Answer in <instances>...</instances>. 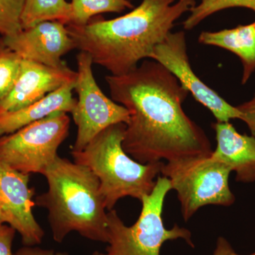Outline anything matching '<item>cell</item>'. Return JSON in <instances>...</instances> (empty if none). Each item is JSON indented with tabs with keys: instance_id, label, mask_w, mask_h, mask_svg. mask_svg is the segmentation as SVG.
Returning <instances> with one entry per match:
<instances>
[{
	"instance_id": "obj_1",
	"label": "cell",
	"mask_w": 255,
	"mask_h": 255,
	"mask_svg": "<svg viewBox=\"0 0 255 255\" xmlns=\"http://www.w3.org/2000/svg\"><path fill=\"white\" fill-rule=\"evenodd\" d=\"M111 99L129 113L122 145L142 164L209 156L211 144L183 110L189 92L155 60H145L131 71L107 75Z\"/></svg>"
},
{
	"instance_id": "obj_2",
	"label": "cell",
	"mask_w": 255,
	"mask_h": 255,
	"mask_svg": "<svg viewBox=\"0 0 255 255\" xmlns=\"http://www.w3.org/2000/svg\"><path fill=\"white\" fill-rule=\"evenodd\" d=\"M196 5L195 0H142L130 12L114 18L67 25L75 48L91 56L112 75H124L150 58L174 22Z\"/></svg>"
},
{
	"instance_id": "obj_3",
	"label": "cell",
	"mask_w": 255,
	"mask_h": 255,
	"mask_svg": "<svg viewBox=\"0 0 255 255\" xmlns=\"http://www.w3.org/2000/svg\"><path fill=\"white\" fill-rule=\"evenodd\" d=\"M41 174L48 189L36 196L35 204L48 211L54 241L63 243L76 232L89 241L107 243V210L93 172L58 155Z\"/></svg>"
},
{
	"instance_id": "obj_4",
	"label": "cell",
	"mask_w": 255,
	"mask_h": 255,
	"mask_svg": "<svg viewBox=\"0 0 255 255\" xmlns=\"http://www.w3.org/2000/svg\"><path fill=\"white\" fill-rule=\"evenodd\" d=\"M125 129V124H114L99 133L83 150L70 152L74 162L90 169L98 179L108 211L123 198L140 201L150 194L163 167L162 161L142 164L128 155L122 145Z\"/></svg>"
},
{
	"instance_id": "obj_5",
	"label": "cell",
	"mask_w": 255,
	"mask_h": 255,
	"mask_svg": "<svg viewBox=\"0 0 255 255\" xmlns=\"http://www.w3.org/2000/svg\"><path fill=\"white\" fill-rule=\"evenodd\" d=\"M171 189L169 179L159 177L155 187L140 201L141 211L136 222L127 226L115 209L107 212L108 244L101 255H160L165 242L184 240L194 248L191 233L177 224L171 229L164 226L162 210L166 196Z\"/></svg>"
},
{
	"instance_id": "obj_6",
	"label": "cell",
	"mask_w": 255,
	"mask_h": 255,
	"mask_svg": "<svg viewBox=\"0 0 255 255\" xmlns=\"http://www.w3.org/2000/svg\"><path fill=\"white\" fill-rule=\"evenodd\" d=\"M232 172L209 156L186 157L164 163L161 174L177 191L181 212L187 222L203 206H229L236 200L229 186Z\"/></svg>"
},
{
	"instance_id": "obj_7",
	"label": "cell",
	"mask_w": 255,
	"mask_h": 255,
	"mask_svg": "<svg viewBox=\"0 0 255 255\" xmlns=\"http://www.w3.org/2000/svg\"><path fill=\"white\" fill-rule=\"evenodd\" d=\"M70 119L59 112L0 137V159L24 174H42L68 137Z\"/></svg>"
},
{
	"instance_id": "obj_8",
	"label": "cell",
	"mask_w": 255,
	"mask_h": 255,
	"mask_svg": "<svg viewBox=\"0 0 255 255\" xmlns=\"http://www.w3.org/2000/svg\"><path fill=\"white\" fill-rule=\"evenodd\" d=\"M91 56L80 51L77 55V78L74 90L78 95L71 112L77 127V136L71 151L83 150L92 139L107 128L129 122V113L104 94L94 77Z\"/></svg>"
},
{
	"instance_id": "obj_9",
	"label": "cell",
	"mask_w": 255,
	"mask_h": 255,
	"mask_svg": "<svg viewBox=\"0 0 255 255\" xmlns=\"http://www.w3.org/2000/svg\"><path fill=\"white\" fill-rule=\"evenodd\" d=\"M149 58L155 60L173 74L194 99L213 114L217 122L241 119V114L237 107L230 105L193 71L184 31L170 32L155 47Z\"/></svg>"
},
{
	"instance_id": "obj_10",
	"label": "cell",
	"mask_w": 255,
	"mask_h": 255,
	"mask_svg": "<svg viewBox=\"0 0 255 255\" xmlns=\"http://www.w3.org/2000/svg\"><path fill=\"white\" fill-rule=\"evenodd\" d=\"M29 176L0 159V203L7 214V224L20 235L23 246H36L45 233L33 214L35 189L28 186Z\"/></svg>"
},
{
	"instance_id": "obj_11",
	"label": "cell",
	"mask_w": 255,
	"mask_h": 255,
	"mask_svg": "<svg viewBox=\"0 0 255 255\" xmlns=\"http://www.w3.org/2000/svg\"><path fill=\"white\" fill-rule=\"evenodd\" d=\"M1 38L21 59L52 68L66 65L62 58L76 48L67 25L57 21H43L14 36Z\"/></svg>"
},
{
	"instance_id": "obj_12",
	"label": "cell",
	"mask_w": 255,
	"mask_h": 255,
	"mask_svg": "<svg viewBox=\"0 0 255 255\" xmlns=\"http://www.w3.org/2000/svg\"><path fill=\"white\" fill-rule=\"evenodd\" d=\"M76 78L77 72L67 65L61 68H52L22 60L14 86L0 104V114L24 108L67 82L75 81Z\"/></svg>"
},
{
	"instance_id": "obj_13",
	"label": "cell",
	"mask_w": 255,
	"mask_h": 255,
	"mask_svg": "<svg viewBox=\"0 0 255 255\" xmlns=\"http://www.w3.org/2000/svg\"><path fill=\"white\" fill-rule=\"evenodd\" d=\"M212 127L217 146L211 157L236 172L237 182H255V137L239 133L229 122H217Z\"/></svg>"
},
{
	"instance_id": "obj_14",
	"label": "cell",
	"mask_w": 255,
	"mask_h": 255,
	"mask_svg": "<svg viewBox=\"0 0 255 255\" xmlns=\"http://www.w3.org/2000/svg\"><path fill=\"white\" fill-rule=\"evenodd\" d=\"M75 80L67 82L24 108L0 114V137L13 133L21 128L42 120L52 114L59 112L71 113L76 105V99L73 95Z\"/></svg>"
},
{
	"instance_id": "obj_15",
	"label": "cell",
	"mask_w": 255,
	"mask_h": 255,
	"mask_svg": "<svg viewBox=\"0 0 255 255\" xmlns=\"http://www.w3.org/2000/svg\"><path fill=\"white\" fill-rule=\"evenodd\" d=\"M199 42L224 48L237 55L243 65L242 84L245 85L255 70V26L254 23L231 29L203 31Z\"/></svg>"
},
{
	"instance_id": "obj_16",
	"label": "cell",
	"mask_w": 255,
	"mask_h": 255,
	"mask_svg": "<svg viewBox=\"0 0 255 255\" xmlns=\"http://www.w3.org/2000/svg\"><path fill=\"white\" fill-rule=\"evenodd\" d=\"M71 20V4L66 0H26L21 16L22 29L46 21L68 25Z\"/></svg>"
},
{
	"instance_id": "obj_17",
	"label": "cell",
	"mask_w": 255,
	"mask_h": 255,
	"mask_svg": "<svg viewBox=\"0 0 255 255\" xmlns=\"http://www.w3.org/2000/svg\"><path fill=\"white\" fill-rule=\"evenodd\" d=\"M70 4L71 20L69 24L78 26H85L96 15L120 13L133 7L130 0H71Z\"/></svg>"
},
{
	"instance_id": "obj_18",
	"label": "cell",
	"mask_w": 255,
	"mask_h": 255,
	"mask_svg": "<svg viewBox=\"0 0 255 255\" xmlns=\"http://www.w3.org/2000/svg\"><path fill=\"white\" fill-rule=\"evenodd\" d=\"M231 7H246L255 12V0H201L200 4L191 8V14L184 21V28L191 30L208 16Z\"/></svg>"
},
{
	"instance_id": "obj_19",
	"label": "cell",
	"mask_w": 255,
	"mask_h": 255,
	"mask_svg": "<svg viewBox=\"0 0 255 255\" xmlns=\"http://www.w3.org/2000/svg\"><path fill=\"white\" fill-rule=\"evenodd\" d=\"M22 59L0 37V104L14 86Z\"/></svg>"
},
{
	"instance_id": "obj_20",
	"label": "cell",
	"mask_w": 255,
	"mask_h": 255,
	"mask_svg": "<svg viewBox=\"0 0 255 255\" xmlns=\"http://www.w3.org/2000/svg\"><path fill=\"white\" fill-rule=\"evenodd\" d=\"M26 0H0V35L11 36L22 30L21 16Z\"/></svg>"
},
{
	"instance_id": "obj_21",
	"label": "cell",
	"mask_w": 255,
	"mask_h": 255,
	"mask_svg": "<svg viewBox=\"0 0 255 255\" xmlns=\"http://www.w3.org/2000/svg\"><path fill=\"white\" fill-rule=\"evenodd\" d=\"M16 231L9 225L0 227V255H14L12 253V243Z\"/></svg>"
},
{
	"instance_id": "obj_22",
	"label": "cell",
	"mask_w": 255,
	"mask_h": 255,
	"mask_svg": "<svg viewBox=\"0 0 255 255\" xmlns=\"http://www.w3.org/2000/svg\"><path fill=\"white\" fill-rule=\"evenodd\" d=\"M241 114V120L248 125L252 135L255 137V96L249 102L236 107Z\"/></svg>"
},
{
	"instance_id": "obj_23",
	"label": "cell",
	"mask_w": 255,
	"mask_h": 255,
	"mask_svg": "<svg viewBox=\"0 0 255 255\" xmlns=\"http://www.w3.org/2000/svg\"><path fill=\"white\" fill-rule=\"evenodd\" d=\"M14 255H70L66 252H56L53 250L43 249L38 246H23L18 249Z\"/></svg>"
},
{
	"instance_id": "obj_24",
	"label": "cell",
	"mask_w": 255,
	"mask_h": 255,
	"mask_svg": "<svg viewBox=\"0 0 255 255\" xmlns=\"http://www.w3.org/2000/svg\"><path fill=\"white\" fill-rule=\"evenodd\" d=\"M213 255H241L236 253L229 242L223 237H219L216 241V248Z\"/></svg>"
},
{
	"instance_id": "obj_25",
	"label": "cell",
	"mask_w": 255,
	"mask_h": 255,
	"mask_svg": "<svg viewBox=\"0 0 255 255\" xmlns=\"http://www.w3.org/2000/svg\"><path fill=\"white\" fill-rule=\"evenodd\" d=\"M8 221H9V219H8L7 214H6L4 207L0 203V227L3 226L4 223H8Z\"/></svg>"
},
{
	"instance_id": "obj_26",
	"label": "cell",
	"mask_w": 255,
	"mask_h": 255,
	"mask_svg": "<svg viewBox=\"0 0 255 255\" xmlns=\"http://www.w3.org/2000/svg\"><path fill=\"white\" fill-rule=\"evenodd\" d=\"M91 255H101V253L99 251H95L92 253Z\"/></svg>"
},
{
	"instance_id": "obj_27",
	"label": "cell",
	"mask_w": 255,
	"mask_h": 255,
	"mask_svg": "<svg viewBox=\"0 0 255 255\" xmlns=\"http://www.w3.org/2000/svg\"><path fill=\"white\" fill-rule=\"evenodd\" d=\"M255 255V253H253V254H251V255Z\"/></svg>"
},
{
	"instance_id": "obj_28",
	"label": "cell",
	"mask_w": 255,
	"mask_h": 255,
	"mask_svg": "<svg viewBox=\"0 0 255 255\" xmlns=\"http://www.w3.org/2000/svg\"><path fill=\"white\" fill-rule=\"evenodd\" d=\"M254 24H255V22H254Z\"/></svg>"
}]
</instances>
